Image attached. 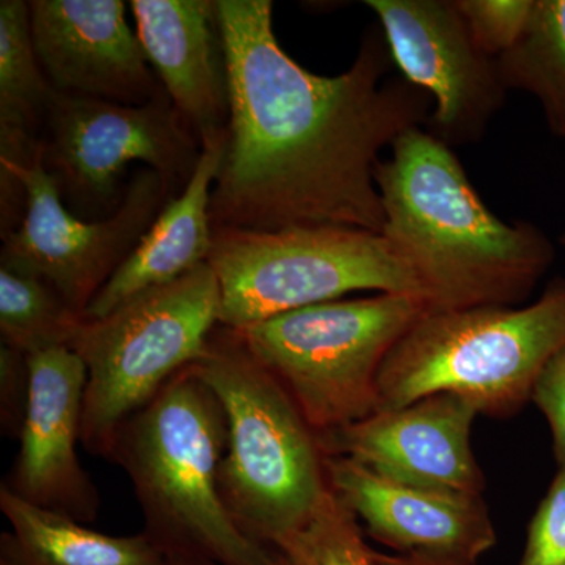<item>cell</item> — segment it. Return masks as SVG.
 <instances>
[{
  "instance_id": "cell-1",
  "label": "cell",
  "mask_w": 565,
  "mask_h": 565,
  "mask_svg": "<svg viewBox=\"0 0 565 565\" xmlns=\"http://www.w3.org/2000/svg\"><path fill=\"white\" fill-rule=\"evenodd\" d=\"M225 43L230 121L211 195L212 230L345 226L382 233L381 152L433 114L429 95L388 79L382 29L351 68L311 73L282 50L269 0H215Z\"/></svg>"
},
{
  "instance_id": "cell-2",
  "label": "cell",
  "mask_w": 565,
  "mask_h": 565,
  "mask_svg": "<svg viewBox=\"0 0 565 565\" xmlns=\"http://www.w3.org/2000/svg\"><path fill=\"white\" fill-rule=\"evenodd\" d=\"M374 178L381 234L414 273L430 311L515 307L555 262L548 236L534 223L497 217L452 148L426 129L394 141Z\"/></svg>"
},
{
  "instance_id": "cell-3",
  "label": "cell",
  "mask_w": 565,
  "mask_h": 565,
  "mask_svg": "<svg viewBox=\"0 0 565 565\" xmlns=\"http://www.w3.org/2000/svg\"><path fill=\"white\" fill-rule=\"evenodd\" d=\"M226 416L192 366L126 422L109 460L131 481L150 534L167 555L217 565H286L230 514L218 486Z\"/></svg>"
},
{
  "instance_id": "cell-4",
  "label": "cell",
  "mask_w": 565,
  "mask_h": 565,
  "mask_svg": "<svg viewBox=\"0 0 565 565\" xmlns=\"http://www.w3.org/2000/svg\"><path fill=\"white\" fill-rule=\"evenodd\" d=\"M192 367L226 416L218 470L223 501L248 537L274 548L302 527L329 493L318 435L236 330L218 326Z\"/></svg>"
},
{
  "instance_id": "cell-5",
  "label": "cell",
  "mask_w": 565,
  "mask_h": 565,
  "mask_svg": "<svg viewBox=\"0 0 565 565\" xmlns=\"http://www.w3.org/2000/svg\"><path fill=\"white\" fill-rule=\"evenodd\" d=\"M565 348V278L526 307L429 311L408 330L379 374L377 411L455 393L479 415L511 418L531 401L550 360Z\"/></svg>"
},
{
  "instance_id": "cell-6",
  "label": "cell",
  "mask_w": 565,
  "mask_h": 565,
  "mask_svg": "<svg viewBox=\"0 0 565 565\" xmlns=\"http://www.w3.org/2000/svg\"><path fill=\"white\" fill-rule=\"evenodd\" d=\"M429 311L418 296L374 294L308 305L236 332L321 435L377 412L385 360Z\"/></svg>"
},
{
  "instance_id": "cell-7",
  "label": "cell",
  "mask_w": 565,
  "mask_h": 565,
  "mask_svg": "<svg viewBox=\"0 0 565 565\" xmlns=\"http://www.w3.org/2000/svg\"><path fill=\"white\" fill-rule=\"evenodd\" d=\"M218 316L221 288L204 263L102 319H85L70 349L87 366L81 444L88 452L109 459L126 422L202 359Z\"/></svg>"
},
{
  "instance_id": "cell-8",
  "label": "cell",
  "mask_w": 565,
  "mask_h": 565,
  "mask_svg": "<svg viewBox=\"0 0 565 565\" xmlns=\"http://www.w3.org/2000/svg\"><path fill=\"white\" fill-rule=\"evenodd\" d=\"M207 263L221 288L218 322L232 330L352 292L424 299L422 286L392 244L366 230H215Z\"/></svg>"
},
{
  "instance_id": "cell-9",
  "label": "cell",
  "mask_w": 565,
  "mask_h": 565,
  "mask_svg": "<svg viewBox=\"0 0 565 565\" xmlns=\"http://www.w3.org/2000/svg\"><path fill=\"white\" fill-rule=\"evenodd\" d=\"M202 151L166 90L141 106L55 92L40 141L41 162L63 203L84 221H103L120 207L118 182L132 162L161 174L180 195Z\"/></svg>"
},
{
  "instance_id": "cell-10",
  "label": "cell",
  "mask_w": 565,
  "mask_h": 565,
  "mask_svg": "<svg viewBox=\"0 0 565 565\" xmlns=\"http://www.w3.org/2000/svg\"><path fill=\"white\" fill-rule=\"evenodd\" d=\"M20 180L25 189L24 218L3 237L0 267L50 282L82 316L174 199L161 174L145 167L134 173L110 217L84 221L63 203L40 150Z\"/></svg>"
},
{
  "instance_id": "cell-11",
  "label": "cell",
  "mask_w": 565,
  "mask_h": 565,
  "mask_svg": "<svg viewBox=\"0 0 565 565\" xmlns=\"http://www.w3.org/2000/svg\"><path fill=\"white\" fill-rule=\"evenodd\" d=\"M404 79L430 96L426 131L449 148L475 143L503 107L497 61L475 43L452 0H366Z\"/></svg>"
},
{
  "instance_id": "cell-12",
  "label": "cell",
  "mask_w": 565,
  "mask_h": 565,
  "mask_svg": "<svg viewBox=\"0 0 565 565\" xmlns=\"http://www.w3.org/2000/svg\"><path fill=\"white\" fill-rule=\"evenodd\" d=\"M479 414L455 393L377 411L343 429L318 435L323 455L344 457L399 484L482 497L486 476L471 446Z\"/></svg>"
},
{
  "instance_id": "cell-13",
  "label": "cell",
  "mask_w": 565,
  "mask_h": 565,
  "mask_svg": "<svg viewBox=\"0 0 565 565\" xmlns=\"http://www.w3.org/2000/svg\"><path fill=\"white\" fill-rule=\"evenodd\" d=\"M33 50L61 95L141 106L161 95L122 0H32Z\"/></svg>"
},
{
  "instance_id": "cell-14",
  "label": "cell",
  "mask_w": 565,
  "mask_h": 565,
  "mask_svg": "<svg viewBox=\"0 0 565 565\" xmlns=\"http://www.w3.org/2000/svg\"><path fill=\"white\" fill-rule=\"evenodd\" d=\"M29 396L20 452L7 487L22 500L95 522L99 493L77 456L87 366L70 348L28 355Z\"/></svg>"
},
{
  "instance_id": "cell-15",
  "label": "cell",
  "mask_w": 565,
  "mask_h": 565,
  "mask_svg": "<svg viewBox=\"0 0 565 565\" xmlns=\"http://www.w3.org/2000/svg\"><path fill=\"white\" fill-rule=\"evenodd\" d=\"M330 489L364 531L397 555L475 565L497 545L484 498L390 481L344 457L326 456Z\"/></svg>"
},
{
  "instance_id": "cell-16",
  "label": "cell",
  "mask_w": 565,
  "mask_h": 565,
  "mask_svg": "<svg viewBox=\"0 0 565 565\" xmlns=\"http://www.w3.org/2000/svg\"><path fill=\"white\" fill-rule=\"evenodd\" d=\"M136 32L174 109L202 147L225 140L230 82L215 0H132Z\"/></svg>"
},
{
  "instance_id": "cell-17",
  "label": "cell",
  "mask_w": 565,
  "mask_h": 565,
  "mask_svg": "<svg viewBox=\"0 0 565 565\" xmlns=\"http://www.w3.org/2000/svg\"><path fill=\"white\" fill-rule=\"evenodd\" d=\"M221 143L203 147L188 185L166 204L140 243L88 305L84 318L102 319L137 294L158 288L210 262L214 247L211 195L223 158Z\"/></svg>"
},
{
  "instance_id": "cell-18",
  "label": "cell",
  "mask_w": 565,
  "mask_h": 565,
  "mask_svg": "<svg viewBox=\"0 0 565 565\" xmlns=\"http://www.w3.org/2000/svg\"><path fill=\"white\" fill-rule=\"evenodd\" d=\"M54 88L31 35L29 2H0V234L10 236L25 212L20 174L40 150Z\"/></svg>"
},
{
  "instance_id": "cell-19",
  "label": "cell",
  "mask_w": 565,
  "mask_h": 565,
  "mask_svg": "<svg viewBox=\"0 0 565 565\" xmlns=\"http://www.w3.org/2000/svg\"><path fill=\"white\" fill-rule=\"evenodd\" d=\"M0 511L24 565H167V553L150 534L110 535L71 516L47 511L0 487Z\"/></svg>"
},
{
  "instance_id": "cell-20",
  "label": "cell",
  "mask_w": 565,
  "mask_h": 565,
  "mask_svg": "<svg viewBox=\"0 0 565 565\" xmlns=\"http://www.w3.org/2000/svg\"><path fill=\"white\" fill-rule=\"evenodd\" d=\"M497 66L504 87L533 95L550 132L565 139V0H534L525 32Z\"/></svg>"
},
{
  "instance_id": "cell-21",
  "label": "cell",
  "mask_w": 565,
  "mask_h": 565,
  "mask_svg": "<svg viewBox=\"0 0 565 565\" xmlns=\"http://www.w3.org/2000/svg\"><path fill=\"white\" fill-rule=\"evenodd\" d=\"M84 321L50 282L0 267L2 345L24 355L71 348Z\"/></svg>"
},
{
  "instance_id": "cell-22",
  "label": "cell",
  "mask_w": 565,
  "mask_h": 565,
  "mask_svg": "<svg viewBox=\"0 0 565 565\" xmlns=\"http://www.w3.org/2000/svg\"><path fill=\"white\" fill-rule=\"evenodd\" d=\"M286 565H377L355 515L332 492L294 533L274 545Z\"/></svg>"
},
{
  "instance_id": "cell-23",
  "label": "cell",
  "mask_w": 565,
  "mask_h": 565,
  "mask_svg": "<svg viewBox=\"0 0 565 565\" xmlns=\"http://www.w3.org/2000/svg\"><path fill=\"white\" fill-rule=\"evenodd\" d=\"M479 50L500 58L525 32L534 0H452Z\"/></svg>"
},
{
  "instance_id": "cell-24",
  "label": "cell",
  "mask_w": 565,
  "mask_h": 565,
  "mask_svg": "<svg viewBox=\"0 0 565 565\" xmlns=\"http://www.w3.org/2000/svg\"><path fill=\"white\" fill-rule=\"evenodd\" d=\"M519 565H565V467L535 509Z\"/></svg>"
},
{
  "instance_id": "cell-25",
  "label": "cell",
  "mask_w": 565,
  "mask_h": 565,
  "mask_svg": "<svg viewBox=\"0 0 565 565\" xmlns=\"http://www.w3.org/2000/svg\"><path fill=\"white\" fill-rule=\"evenodd\" d=\"M531 403L541 411L553 435L557 467H565V348L557 352L533 386Z\"/></svg>"
},
{
  "instance_id": "cell-26",
  "label": "cell",
  "mask_w": 565,
  "mask_h": 565,
  "mask_svg": "<svg viewBox=\"0 0 565 565\" xmlns=\"http://www.w3.org/2000/svg\"><path fill=\"white\" fill-rule=\"evenodd\" d=\"M29 396L28 355L2 345L0 349V414L3 434L20 435Z\"/></svg>"
},
{
  "instance_id": "cell-27",
  "label": "cell",
  "mask_w": 565,
  "mask_h": 565,
  "mask_svg": "<svg viewBox=\"0 0 565 565\" xmlns=\"http://www.w3.org/2000/svg\"><path fill=\"white\" fill-rule=\"evenodd\" d=\"M374 561L377 565H468L456 561L441 559V557L426 555H384L374 552Z\"/></svg>"
},
{
  "instance_id": "cell-28",
  "label": "cell",
  "mask_w": 565,
  "mask_h": 565,
  "mask_svg": "<svg viewBox=\"0 0 565 565\" xmlns=\"http://www.w3.org/2000/svg\"><path fill=\"white\" fill-rule=\"evenodd\" d=\"M167 565H217L211 563V561L203 559V557L188 556V555H174L170 553L167 555Z\"/></svg>"
},
{
  "instance_id": "cell-29",
  "label": "cell",
  "mask_w": 565,
  "mask_h": 565,
  "mask_svg": "<svg viewBox=\"0 0 565 565\" xmlns=\"http://www.w3.org/2000/svg\"><path fill=\"white\" fill-rule=\"evenodd\" d=\"M0 565H18L13 553L10 552L9 545L0 541Z\"/></svg>"
},
{
  "instance_id": "cell-30",
  "label": "cell",
  "mask_w": 565,
  "mask_h": 565,
  "mask_svg": "<svg viewBox=\"0 0 565 565\" xmlns=\"http://www.w3.org/2000/svg\"><path fill=\"white\" fill-rule=\"evenodd\" d=\"M0 541H3L6 542L7 545H9L10 552L13 553L14 559H17L18 565H24L21 563L20 557H18L17 552H14L13 544H11L9 533H2V537H0Z\"/></svg>"
},
{
  "instance_id": "cell-31",
  "label": "cell",
  "mask_w": 565,
  "mask_h": 565,
  "mask_svg": "<svg viewBox=\"0 0 565 565\" xmlns=\"http://www.w3.org/2000/svg\"><path fill=\"white\" fill-rule=\"evenodd\" d=\"M561 244H563V245H564V247H565V234H564V236H563V237H561Z\"/></svg>"
}]
</instances>
